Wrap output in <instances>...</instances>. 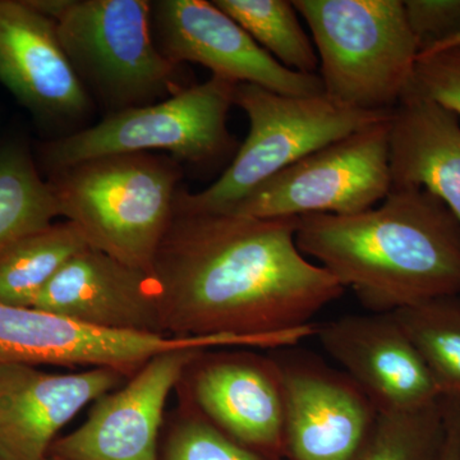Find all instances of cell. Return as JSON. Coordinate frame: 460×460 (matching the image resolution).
<instances>
[{
	"mask_svg": "<svg viewBox=\"0 0 460 460\" xmlns=\"http://www.w3.org/2000/svg\"><path fill=\"white\" fill-rule=\"evenodd\" d=\"M234 105L246 113L250 132L234 159L208 189L178 190L174 211L222 214L272 175L321 147L386 122L392 111L347 107L325 93L293 96L238 84Z\"/></svg>",
	"mask_w": 460,
	"mask_h": 460,
	"instance_id": "5b68a950",
	"label": "cell"
},
{
	"mask_svg": "<svg viewBox=\"0 0 460 460\" xmlns=\"http://www.w3.org/2000/svg\"><path fill=\"white\" fill-rule=\"evenodd\" d=\"M298 219L174 211L154 265L172 337H314L311 323L345 289L296 246Z\"/></svg>",
	"mask_w": 460,
	"mask_h": 460,
	"instance_id": "6da1fadb",
	"label": "cell"
},
{
	"mask_svg": "<svg viewBox=\"0 0 460 460\" xmlns=\"http://www.w3.org/2000/svg\"><path fill=\"white\" fill-rule=\"evenodd\" d=\"M124 377L111 368L50 374L0 362V460L47 459L60 429Z\"/></svg>",
	"mask_w": 460,
	"mask_h": 460,
	"instance_id": "9a60e30c",
	"label": "cell"
},
{
	"mask_svg": "<svg viewBox=\"0 0 460 460\" xmlns=\"http://www.w3.org/2000/svg\"><path fill=\"white\" fill-rule=\"evenodd\" d=\"M286 395L292 460H361L378 419L374 402L341 370L311 353L274 356Z\"/></svg>",
	"mask_w": 460,
	"mask_h": 460,
	"instance_id": "30bf717a",
	"label": "cell"
},
{
	"mask_svg": "<svg viewBox=\"0 0 460 460\" xmlns=\"http://www.w3.org/2000/svg\"><path fill=\"white\" fill-rule=\"evenodd\" d=\"M444 432V398L425 410L378 411L361 460H438Z\"/></svg>",
	"mask_w": 460,
	"mask_h": 460,
	"instance_id": "603a6c76",
	"label": "cell"
},
{
	"mask_svg": "<svg viewBox=\"0 0 460 460\" xmlns=\"http://www.w3.org/2000/svg\"><path fill=\"white\" fill-rule=\"evenodd\" d=\"M392 187H419L444 202L460 223V120L413 87L389 122Z\"/></svg>",
	"mask_w": 460,
	"mask_h": 460,
	"instance_id": "ac0fdd59",
	"label": "cell"
},
{
	"mask_svg": "<svg viewBox=\"0 0 460 460\" xmlns=\"http://www.w3.org/2000/svg\"><path fill=\"white\" fill-rule=\"evenodd\" d=\"M458 45H460V33L454 36V38H450L449 40L436 45V47L431 48V49L423 51V53H420V56H425V54H431L435 53V51L447 49V48L458 47Z\"/></svg>",
	"mask_w": 460,
	"mask_h": 460,
	"instance_id": "83f0119b",
	"label": "cell"
},
{
	"mask_svg": "<svg viewBox=\"0 0 460 460\" xmlns=\"http://www.w3.org/2000/svg\"><path fill=\"white\" fill-rule=\"evenodd\" d=\"M296 239L370 313L460 296L459 220L419 187H392L362 213L299 217Z\"/></svg>",
	"mask_w": 460,
	"mask_h": 460,
	"instance_id": "7a4b0ae2",
	"label": "cell"
},
{
	"mask_svg": "<svg viewBox=\"0 0 460 460\" xmlns=\"http://www.w3.org/2000/svg\"><path fill=\"white\" fill-rule=\"evenodd\" d=\"M420 54L460 33V0H405Z\"/></svg>",
	"mask_w": 460,
	"mask_h": 460,
	"instance_id": "484cf974",
	"label": "cell"
},
{
	"mask_svg": "<svg viewBox=\"0 0 460 460\" xmlns=\"http://www.w3.org/2000/svg\"><path fill=\"white\" fill-rule=\"evenodd\" d=\"M389 120L321 147L256 187L222 214L260 219L352 215L392 190Z\"/></svg>",
	"mask_w": 460,
	"mask_h": 460,
	"instance_id": "ba28073f",
	"label": "cell"
},
{
	"mask_svg": "<svg viewBox=\"0 0 460 460\" xmlns=\"http://www.w3.org/2000/svg\"><path fill=\"white\" fill-rule=\"evenodd\" d=\"M175 416L160 460H271L233 440L187 402Z\"/></svg>",
	"mask_w": 460,
	"mask_h": 460,
	"instance_id": "cb8c5ba5",
	"label": "cell"
},
{
	"mask_svg": "<svg viewBox=\"0 0 460 460\" xmlns=\"http://www.w3.org/2000/svg\"><path fill=\"white\" fill-rule=\"evenodd\" d=\"M237 84L211 75L162 102L114 111L90 128L45 145L42 163L53 172L96 157L155 150L192 164L220 159L237 145L226 124Z\"/></svg>",
	"mask_w": 460,
	"mask_h": 460,
	"instance_id": "52a82bcc",
	"label": "cell"
},
{
	"mask_svg": "<svg viewBox=\"0 0 460 460\" xmlns=\"http://www.w3.org/2000/svg\"><path fill=\"white\" fill-rule=\"evenodd\" d=\"M89 247L69 220L20 239L0 255V305L33 307L66 262Z\"/></svg>",
	"mask_w": 460,
	"mask_h": 460,
	"instance_id": "d6986e66",
	"label": "cell"
},
{
	"mask_svg": "<svg viewBox=\"0 0 460 460\" xmlns=\"http://www.w3.org/2000/svg\"><path fill=\"white\" fill-rule=\"evenodd\" d=\"M445 398L460 399V296L394 311Z\"/></svg>",
	"mask_w": 460,
	"mask_h": 460,
	"instance_id": "7402d4cb",
	"label": "cell"
},
{
	"mask_svg": "<svg viewBox=\"0 0 460 460\" xmlns=\"http://www.w3.org/2000/svg\"><path fill=\"white\" fill-rule=\"evenodd\" d=\"M54 20L66 56L84 86L113 111L154 104L180 93L178 68L153 38L145 0H29Z\"/></svg>",
	"mask_w": 460,
	"mask_h": 460,
	"instance_id": "8992f818",
	"label": "cell"
},
{
	"mask_svg": "<svg viewBox=\"0 0 460 460\" xmlns=\"http://www.w3.org/2000/svg\"><path fill=\"white\" fill-rule=\"evenodd\" d=\"M180 165L150 154L96 157L50 172L60 217L87 244L153 275L174 215Z\"/></svg>",
	"mask_w": 460,
	"mask_h": 460,
	"instance_id": "3957f363",
	"label": "cell"
},
{
	"mask_svg": "<svg viewBox=\"0 0 460 460\" xmlns=\"http://www.w3.org/2000/svg\"><path fill=\"white\" fill-rule=\"evenodd\" d=\"M45 460H56V459H53V458H50V456H48V458Z\"/></svg>",
	"mask_w": 460,
	"mask_h": 460,
	"instance_id": "f1b7e54d",
	"label": "cell"
},
{
	"mask_svg": "<svg viewBox=\"0 0 460 460\" xmlns=\"http://www.w3.org/2000/svg\"><path fill=\"white\" fill-rule=\"evenodd\" d=\"M314 337L378 411H420L443 399L393 313L329 321L316 325Z\"/></svg>",
	"mask_w": 460,
	"mask_h": 460,
	"instance_id": "5bb4252c",
	"label": "cell"
},
{
	"mask_svg": "<svg viewBox=\"0 0 460 460\" xmlns=\"http://www.w3.org/2000/svg\"><path fill=\"white\" fill-rule=\"evenodd\" d=\"M280 65L293 72L317 75L319 57L293 2L288 0H214Z\"/></svg>",
	"mask_w": 460,
	"mask_h": 460,
	"instance_id": "44dd1931",
	"label": "cell"
},
{
	"mask_svg": "<svg viewBox=\"0 0 460 460\" xmlns=\"http://www.w3.org/2000/svg\"><path fill=\"white\" fill-rule=\"evenodd\" d=\"M32 308L93 328L168 335L154 275L91 247L66 262Z\"/></svg>",
	"mask_w": 460,
	"mask_h": 460,
	"instance_id": "e0dca14e",
	"label": "cell"
},
{
	"mask_svg": "<svg viewBox=\"0 0 460 460\" xmlns=\"http://www.w3.org/2000/svg\"><path fill=\"white\" fill-rule=\"evenodd\" d=\"M411 86L460 120V45L420 56Z\"/></svg>",
	"mask_w": 460,
	"mask_h": 460,
	"instance_id": "d4e9b609",
	"label": "cell"
},
{
	"mask_svg": "<svg viewBox=\"0 0 460 460\" xmlns=\"http://www.w3.org/2000/svg\"><path fill=\"white\" fill-rule=\"evenodd\" d=\"M233 335L172 337L93 328L32 307L0 305V362L87 366L136 374L159 354L180 349L244 347Z\"/></svg>",
	"mask_w": 460,
	"mask_h": 460,
	"instance_id": "9c48e42d",
	"label": "cell"
},
{
	"mask_svg": "<svg viewBox=\"0 0 460 460\" xmlns=\"http://www.w3.org/2000/svg\"><path fill=\"white\" fill-rule=\"evenodd\" d=\"M319 57L323 93L347 107L390 111L420 57L402 0H295Z\"/></svg>",
	"mask_w": 460,
	"mask_h": 460,
	"instance_id": "277c9868",
	"label": "cell"
},
{
	"mask_svg": "<svg viewBox=\"0 0 460 460\" xmlns=\"http://www.w3.org/2000/svg\"><path fill=\"white\" fill-rule=\"evenodd\" d=\"M443 398L445 432L438 460H460V399Z\"/></svg>",
	"mask_w": 460,
	"mask_h": 460,
	"instance_id": "4316f807",
	"label": "cell"
},
{
	"mask_svg": "<svg viewBox=\"0 0 460 460\" xmlns=\"http://www.w3.org/2000/svg\"><path fill=\"white\" fill-rule=\"evenodd\" d=\"M181 381L186 402L233 440L270 459L286 453V395L274 356L206 350Z\"/></svg>",
	"mask_w": 460,
	"mask_h": 460,
	"instance_id": "7c38bea8",
	"label": "cell"
},
{
	"mask_svg": "<svg viewBox=\"0 0 460 460\" xmlns=\"http://www.w3.org/2000/svg\"><path fill=\"white\" fill-rule=\"evenodd\" d=\"M59 217L49 181L39 174L29 150L16 142L0 146V255Z\"/></svg>",
	"mask_w": 460,
	"mask_h": 460,
	"instance_id": "ffe728a7",
	"label": "cell"
},
{
	"mask_svg": "<svg viewBox=\"0 0 460 460\" xmlns=\"http://www.w3.org/2000/svg\"><path fill=\"white\" fill-rule=\"evenodd\" d=\"M204 349L171 350L154 357L120 389L93 402L89 417L57 438L56 460H160L159 436L169 395Z\"/></svg>",
	"mask_w": 460,
	"mask_h": 460,
	"instance_id": "4fadbf2b",
	"label": "cell"
},
{
	"mask_svg": "<svg viewBox=\"0 0 460 460\" xmlns=\"http://www.w3.org/2000/svg\"><path fill=\"white\" fill-rule=\"evenodd\" d=\"M0 84L41 119H77L90 111L56 22L29 0H0Z\"/></svg>",
	"mask_w": 460,
	"mask_h": 460,
	"instance_id": "2e32d148",
	"label": "cell"
},
{
	"mask_svg": "<svg viewBox=\"0 0 460 460\" xmlns=\"http://www.w3.org/2000/svg\"><path fill=\"white\" fill-rule=\"evenodd\" d=\"M156 45L174 65L196 63L213 75L293 96L323 95L319 75L290 71L241 26L206 0L151 3Z\"/></svg>",
	"mask_w": 460,
	"mask_h": 460,
	"instance_id": "8fae6325",
	"label": "cell"
}]
</instances>
